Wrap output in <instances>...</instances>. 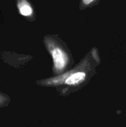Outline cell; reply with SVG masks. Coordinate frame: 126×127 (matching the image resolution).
<instances>
[{"label":"cell","instance_id":"4","mask_svg":"<svg viewBox=\"0 0 126 127\" xmlns=\"http://www.w3.org/2000/svg\"><path fill=\"white\" fill-rule=\"evenodd\" d=\"M100 3V0H82L79 4V8L80 10H84L89 7L97 6Z\"/></svg>","mask_w":126,"mask_h":127},{"label":"cell","instance_id":"2","mask_svg":"<svg viewBox=\"0 0 126 127\" xmlns=\"http://www.w3.org/2000/svg\"><path fill=\"white\" fill-rule=\"evenodd\" d=\"M44 44L52 57L53 77L62 75L74 67L75 61L72 52L59 34L46 35L44 37Z\"/></svg>","mask_w":126,"mask_h":127},{"label":"cell","instance_id":"3","mask_svg":"<svg viewBox=\"0 0 126 127\" xmlns=\"http://www.w3.org/2000/svg\"><path fill=\"white\" fill-rule=\"evenodd\" d=\"M19 12L22 15L25 16H30L33 13V9L30 4L25 1H19L18 4Z\"/></svg>","mask_w":126,"mask_h":127},{"label":"cell","instance_id":"1","mask_svg":"<svg viewBox=\"0 0 126 127\" xmlns=\"http://www.w3.org/2000/svg\"><path fill=\"white\" fill-rule=\"evenodd\" d=\"M101 63V57L97 47L92 48L70 71L57 77H51L38 81V84L54 88L58 95L68 97L85 87L97 73Z\"/></svg>","mask_w":126,"mask_h":127}]
</instances>
